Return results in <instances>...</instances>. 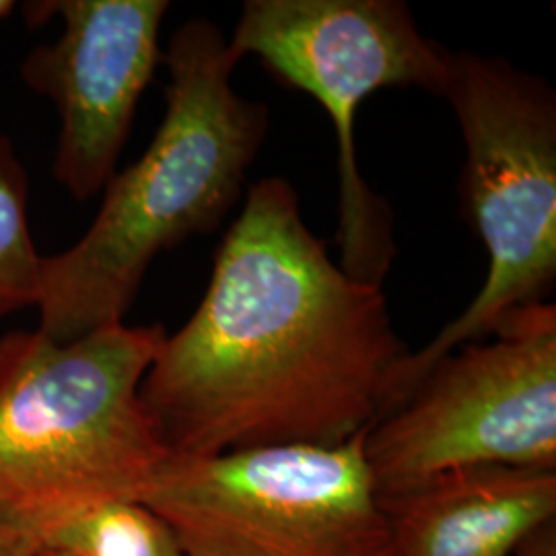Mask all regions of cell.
Segmentation results:
<instances>
[{
  "instance_id": "5",
  "label": "cell",
  "mask_w": 556,
  "mask_h": 556,
  "mask_svg": "<svg viewBox=\"0 0 556 556\" xmlns=\"http://www.w3.org/2000/svg\"><path fill=\"white\" fill-rule=\"evenodd\" d=\"M365 435L172 456L139 501L186 556H390Z\"/></svg>"
},
{
  "instance_id": "10",
  "label": "cell",
  "mask_w": 556,
  "mask_h": 556,
  "mask_svg": "<svg viewBox=\"0 0 556 556\" xmlns=\"http://www.w3.org/2000/svg\"><path fill=\"white\" fill-rule=\"evenodd\" d=\"M34 536L41 548L68 556H186L172 528L132 498L87 505Z\"/></svg>"
},
{
  "instance_id": "15",
  "label": "cell",
  "mask_w": 556,
  "mask_h": 556,
  "mask_svg": "<svg viewBox=\"0 0 556 556\" xmlns=\"http://www.w3.org/2000/svg\"><path fill=\"white\" fill-rule=\"evenodd\" d=\"M38 556H68L62 555V553H56V551H48V548H41L40 546V555Z\"/></svg>"
},
{
  "instance_id": "7",
  "label": "cell",
  "mask_w": 556,
  "mask_h": 556,
  "mask_svg": "<svg viewBox=\"0 0 556 556\" xmlns=\"http://www.w3.org/2000/svg\"><path fill=\"white\" fill-rule=\"evenodd\" d=\"M457 346L367 431L379 495L478 466L556 472V307L530 303Z\"/></svg>"
},
{
  "instance_id": "3",
  "label": "cell",
  "mask_w": 556,
  "mask_h": 556,
  "mask_svg": "<svg viewBox=\"0 0 556 556\" xmlns=\"http://www.w3.org/2000/svg\"><path fill=\"white\" fill-rule=\"evenodd\" d=\"M163 326H103L71 342L0 338V516L36 534L87 505L139 501L172 457L140 386Z\"/></svg>"
},
{
  "instance_id": "14",
  "label": "cell",
  "mask_w": 556,
  "mask_h": 556,
  "mask_svg": "<svg viewBox=\"0 0 556 556\" xmlns=\"http://www.w3.org/2000/svg\"><path fill=\"white\" fill-rule=\"evenodd\" d=\"M13 7H15L13 2H9V0H0V20H2V17H7V15L13 11Z\"/></svg>"
},
{
  "instance_id": "4",
  "label": "cell",
  "mask_w": 556,
  "mask_h": 556,
  "mask_svg": "<svg viewBox=\"0 0 556 556\" xmlns=\"http://www.w3.org/2000/svg\"><path fill=\"white\" fill-rule=\"evenodd\" d=\"M441 98L464 137L462 206L486 248L489 275L459 318L404 358L386 415L439 358L491 337L509 312L542 303L555 287V91L505 60L452 52Z\"/></svg>"
},
{
  "instance_id": "2",
  "label": "cell",
  "mask_w": 556,
  "mask_h": 556,
  "mask_svg": "<svg viewBox=\"0 0 556 556\" xmlns=\"http://www.w3.org/2000/svg\"><path fill=\"white\" fill-rule=\"evenodd\" d=\"M239 60L211 21H188L174 34L157 135L108 181L87 233L43 256L36 303L43 337L71 342L124 321L151 262L227 217L268 130L266 105L231 85Z\"/></svg>"
},
{
  "instance_id": "6",
  "label": "cell",
  "mask_w": 556,
  "mask_h": 556,
  "mask_svg": "<svg viewBox=\"0 0 556 556\" xmlns=\"http://www.w3.org/2000/svg\"><path fill=\"white\" fill-rule=\"evenodd\" d=\"M229 46L328 112L338 140L340 268L381 287L394 258L392 219L358 172V108L386 87L441 98L452 52L425 38L397 0H250Z\"/></svg>"
},
{
  "instance_id": "12",
  "label": "cell",
  "mask_w": 556,
  "mask_h": 556,
  "mask_svg": "<svg viewBox=\"0 0 556 556\" xmlns=\"http://www.w3.org/2000/svg\"><path fill=\"white\" fill-rule=\"evenodd\" d=\"M36 536L9 517L0 516V556H38Z\"/></svg>"
},
{
  "instance_id": "1",
  "label": "cell",
  "mask_w": 556,
  "mask_h": 556,
  "mask_svg": "<svg viewBox=\"0 0 556 556\" xmlns=\"http://www.w3.org/2000/svg\"><path fill=\"white\" fill-rule=\"evenodd\" d=\"M408 355L381 287L334 264L293 186L266 178L250 188L204 298L163 340L140 397L172 456L337 445L386 415Z\"/></svg>"
},
{
  "instance_id": "8",
  "label": "cell",
  "mask_w": 556,
  "mask_h": 556,
  "mask_svg": "<svg viewBox=\"0 0 556 556\" xmlns=\"http://www.w3.org/2000/svg\"><path fill=\"white\" fill-rule=\"evenodd\" d=\"M167 0H52L29 4V21L59 17L54 43L23 64V79L56 105L54 178L77 200L116 176L137 105L161 59Z\"/></svg>"
},
{
  "instance_id": "9",
  "label": "cell",
  "mask_w": 556,
  "mask_h": 556,
  "mask_svg": "<svg viewBox=\"0 0 556 556\" xmlns=\"http://www.w3.org/2000/svg\"><path fill=\"white\" fill-rule=\"evenodd\" d=\"M390 556H514L555 526L556 472L478 466L381 497Z\"/></svg>"
},
{
  "instance_id": "11",
  "label": "cell",
  "mask_w": 556,
  "mask_h": 556,
  "mask_svg": "<svg viewBox=\"0 0 556 556\" xmlns=\"http://www.w3.org/2000/svg\"><path fill=\"white\" fill-rule=\"evenodd\" d=\"M41 266L27 219V176L13 144L0 135V318L36 307Z\"/></svg>"
},
{
  "instance_id": "13",
  "label": "cell",
  "mask_w": 556,
  "mask_h": 556,
  "mask_svg": "<svg viewBox=\"0 0 556 556\" xmlns=\"http://www.w3.org/2000/svg\"><path fill=\"white\" fill-rule=\"evenodd\" d=\"M514 556H556V523L530 538Z\"/></svg>"
}]
</instances>
